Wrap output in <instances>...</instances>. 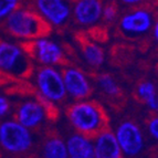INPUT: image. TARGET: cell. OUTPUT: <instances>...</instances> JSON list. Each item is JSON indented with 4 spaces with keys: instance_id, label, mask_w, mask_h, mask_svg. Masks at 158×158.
<instances>
[{
    "instance_id": "6da1fadb",
    "label": "cell",
    "mask_w": 158,
    "mask_h": 158,
    "mask_svg": "<svg viewBox=\"0 0 158 158\" xmlns=\"http://www.w3.org/2000/svg\"><path fill=\"white\" fill-rule=\"evenodd\" d=\"M0 29L6 34L20 40V42L49 37L53 31L51 24L30 5L13 11L2 22Z\"/></svg>"
},
{
    "instance_id": "7a4b0ae2",
    "label": "cell",
    "mask_w": 158,
    "mask_h": 158,
    "mask_svg": "<svg viewBox=\"0 0 158 158\" xmlns=\"http://www.w3.org/2000/svg\"><path fill=\"white\" fill-rule=\"evenodd\" d=\"M65 117L74 132L90 137L108 127L107 113L94 100L73 101L65 108Z\"/></svg>"
},
{
    "instance_id": "3957f363",
    "label": "cell",
    "mask_w": 158,
    "mask_h": 158,
    "mask_svg": "<svg viewBox=\"0 0 158 158\" xmlns=\"http://www.w3.org/2000/svg\"><path fill=\"white\" fill-rule=\"evenodd\" d=\"M158 11V0H146L142 5L127 7L116 21V32L126 39H142L149 34Z\"/></svg>"
},
{
    "instance_id": "277c9868",
    "label": "cell",
    "mask_w": 158,
    "mask_h": 158,
    "mask_svg": "<svg viewBox=\"0 0 158 158\" xmlns=\"http://www.w3.org/2000/svg\"><path fill=\"white\" fill-rule=\"evenodd\" d=\"M33 74L34 92L38 98L56 107L65 102L68 95L60 68L39 65Z\"/></svg>"
},
{
    "instance_id": "5b68a950",
    "label": "cell",
    "mask_w": 158,
    "mask_h": 158,
    "mask_svg": "<svg viewBox=\"0 0 158 158\" xmlns=\"http://www.w3.org/2000/svg\"><path fill=\"white\" fill-rule=\"evenodd\" d=\"M34 63L20 44L0 39V71L11 79L28 80L33 75Z\"/></svg>"
},
{
    "instance_id": "8992f818",
    "label": "cell",
    "mask_w": 158,
    "mask_h": 158,
    "mask_svg": "<svg viewBox=\"0 0 158 158\" xmlns=\"http://www.w3.org/2000/svg\"><path fill=\"white\" fill-rule=\"evenodd\" d=\"M34 145L33 133L16 119L0 122V147L16 157L26 156Z\"/></svg>"
},
{
    "instance_id": "52a82bcc",
    "label": "cell",
    "mask_w": 158,
    "mask_h": 158,
    "mask_svg": "<svg viewBox=\"0 0 158 158\" xmlns=\"http://www.w3.org/2000/svg\"><path fill=\"white\" fill-rule=\"evenodd\" d=\"M19 44L33 61V63H38L41 66L62 68L68 63L64 48L49 37L39 38L31 41H21Z\"/></svg>"
},
{
    "instance_id": "ba28073f",
    "label": "cell",
    "mask_w": 158,
    "mask_h": 158,
    "mask_svg": "<svg viewBox=\"0 0 158 158\" xmlns=\"http://www.w3.org/2000/svg\"><path fill=\"white\" fill-rule=\"evenodd\" d=\"M54 108L56 106L44 102L34 94L33 98H27L17 104L13 119L32 132L39 131L53 118Z\"/></svg>"
},
{
    "instance_id": "9c48e42d",
    "label": "cell",
    "mask_w": 158,
    "mask_h": 158,
    "mask_svg": "<svg viewBox=\"0 0 158 158\" xmlns=\"http://www.w3.org/2000/svg\"><path fill=\"white\" fill-rule=\"evenodd\" d=\"M113 132L125 157L134 158L144 152L145 134L138 123L133 119H123L116 125Z\"/></svg>"
},
{
    "instance_id": "30bf717a",
    "label": "cell",
    "mask_w": 158,
    "mask_h": 158,
    "mask_svg": "<svg viewBox=\"0 0 158 158\" xmlns=\"http://www.w3.org/2000/svg\"><path fill=\"white\" fill-rule=\"evenodd\" d=\"M29 5L51 24L53 29L64 30L72 21L71 0H29Z\"/></svg>"
},
{
    "instance_id": "8fae6325",
    "label": "cell",
    "mask_w": 158,
    "mask_h": 158,
    "mask_svg": "<svg viewBox=\"0 0 158 158\" xmlns=\"http://www.w3.org/2000/svg\"><path fill=\"white\" fill-rule=\"evenodd\" d=\"M61 69L66 95L72 101H81L90 98L93 93L92 80L79 66L64 64Z\"/></svg>"
},
{
    "instance_id": "7c38bea8",
    "label": "cell",
    "mask_w": 158,
    "mask_h": 158,
    "mask_svg": "<svg viewBox=\"0 0 158 158\" xmlns=\"http://www.w3.org/2000/svg\"><path fill=\"white\" fill-rule=\"evenodd\" d=\"M104 0H79L72 7V21L80 28L91 29L101 22Z\"/></svg>"
},
{
    "instance_id": "4fadbf2b",
    "label": "cell",
    "mask_w": 158,
    "mask_h": 158,
    "mask_svg": "<svg viewBox=\"0 0 158 158\" xmlns=\"http://www.w3.org/2000/svg\"><path fill=\"white\" fill-rule=\"evenodd\" d=\"M94 158H125L113 129L105 128L93 137Z\"/></svg>"
},
{
    "instance_id": "5bb4252c",
    "label": "cell",
    "mask_w": 158,
    "mask_h": 158,
    "mask_svg": "<svg viewBox=\"0 0 158 158\" xmlns=\"http://www.w3.org/2000/svg\"><path fill=\"white\" fill-rule=\"evenodd\" d=\"M64 139L69 158H94L93 137L73 132Z\"/></svg>"
},
{
    "instance_id": "9a60e30c",
    "label": "cell",
    "mask_w": 158,
    "mask_h": 158,
    "mask_svg": "<svg viewBox=\"0 0 158 158\" xmlns=\"http://www.w3.org/2000/svg\"><path fill=\"white\" fill-rule=\"evenodd\" d=\"M80 49L82 59L87 65L92 69H100L105 62V51L94 39L80 34L79 37Z\"/></svg>"
},
{
    "instance_id": "2e32d148",
    "label": "cell",
    "mask_w": 158,
    "mask_h": 158,
    "mask_svg": "<svg viewBox=\"0 0 158 158\" xmlns=\"http://www.w3.org/2000/svg\"><path fill=\"white\" fill-rule=\"evenodd\" d=\"M39 158H69L65 139L56 133H48L41 144Z\"/></svg>"
},
{
    "instance_id": "e0dca14e",
    "label": "cell",
    "mask_w": 158,
    "mask_h": 158,
    "mask_svg": "<svg viewBox=\"0 0 158 158\" xmlns=\"http://www.w3.org/2000/svg\"><path fill=\"white\" fill-rule=\"evenodd\" d=\"M94 84L104 96L110 98H118L122 95V89L113 75L100 73L94 79Z\"/></svg>"
},
{
    "instance_id": "ac0fdd59",
    "label": "cell",
    "mask_w": 158,
    "mask_h": 158,
    "mask_svg": "<svg viewBox=\"0 0 158 158\" xmlns=\"http://www.w3.org/2000/svg\"><path fill=\"white\" fill-rule=\"evenodd\" d=\"M121 7H119L118 0H106V2L103 6L102 17H101V23L106 28L113 26L119 18L121 15Z\"/></svg>"
},
{
    "instance_id": "d6986e66",
    "label": "cell",
    "mask_w": 158,
    "mask_h": 158,
    "mask_svg": "<svg viewBox=\"0 0 158 158\" xmlns=\"http://www.w3.org/2000/svg\"><path fill=\"white\" fill-rule=\"evenodd\" d=\"M157 94V86L150 80H142L140 82H138V84L136 85V89H135V96H136V98L139 102L144 103V104H146L148 101L155 98Z\"/></svg>"
},
{
    "instance_id": "ffe728a7",
    "label": "cell",
    "mask_w": 158,
    "mask_h": 158,
    "mask_svg": "<svg viewBox=\"0 0 158 158\" xmlns=\"http://www.w3.org/2000/svg\"><path fill=\"white\" fill-rule=\"evenodd\" d=\"M29 5V0H0V26L17 9Z\"/></svg>"
},
{
    "instance_id": "44dd1931",
    "label": "cell",
    "mask_w": 158,
    "mask_h": 158,
    "mask_svg": "<svg viewBox=\"0 0 158 158\" xmlns=\"http://www.w3.org/2000/svg\"><path fill=\"white\" fill-rule=\"evenodd\" d=\"M146 133L148 136L158 143V114H152L146 122Z\"/></svg>"
},
{
    "instance_id": "7402d4cb",
    "label": "cell",
    "mask_w": 158,
    "mask_h": 158,
    "mask_svg": "<svg viewBox=\"0 0 158 158\" xmlns=\"http://www.w3.org/2000/svg\"><path fill=\"white\" fill-rule=\"evenodd\" d=\"M11 111V103L8 98L0 94V118L5 117Z\"/></svg>"
},
{
    "instance_id": "603a6c76",
    "label": "cell",
    "mask_w": 158,
    "mask_h": 158,
    "mask_svg": "<svg viewBox=\"0 0 158 158\" xmlns=\"http://www.w3.org/2000/svg\"><path fill=\"white\" fill-rule=\"evenodd\" d=\"M145 106L147 107L148 111L152 112V114H158V94L150 101H148Z\"/></svg>"
},
{
    "instance_id": "cb8c5ba5",
    "label": "cell",
    "mask_w": 158,
    "mask_h": 158,
    "mask_svg": "<svg viewBox=\"0 0 158 158\" xmlns=\"http://www.w3.org/2000/svg\"><path fill=\"white\" fill-rule=\"evenodd\" d=\"M152 37H153L154 41L158 44V11L156 13V18H155V22H154L153 29H152Z\"/></svg>"
},
{
    "instance_id": "d4e9b609",
    "label": "cell",
    "mask_w": 158,
    "mask_h": 158,
    "mask_svg": "<svg viewBox=\"0 0 158 158\" xmlns=\"http://www.w3.org/2000/svg\"><path fill=\"white\" fill-rule=\"evenodd\" d=\"M146 0H118V2L122 5L126 6V7H134V6L142 5L145 2Z\"/></svg>"
},
{
    "instance_id": "484cf974",
    "label": "cell",
    "mask_w": 158,
    "mask_h": 158,
    "mask_svg": "<svg viewBox=\"0 0 158 158\" xmlns=\"http://www.w3.org/2000/svg\"><path fill=\"white\" fill-rule=\"evenodd\" d=\"M28 158H39V157H38V156H37V157H35V156H29Z\"/></svg>"
},
{
    "instance_id": "4316f807",
    "label": "cell",
    "mask_w": 158,
    "mask_h": 158,
    "mask_svg": "<svg viewBox=\"0 0 158 158\" xmlns=\"http://www.w3.org/2000/svg\"><path fill=\"white\" fill-rule=\"evenodd\" d=\"M77 1H79V0H71V2L74 3V2H77Z\"/></svg>"
},
{
    "instance_id": "83f0119b",
    "label": "cell",
    "mask_w": 158,
    "mask_h": 158,
    "mask_svg": "<svg viewBox=\"0 0 158 158\" xmlns=\"http://www.w3.org/2000/svg\"><path fill=\"white\" fill-rule=\"evenodd\" d=\"M0 158H1V154H0Z\"/></svg>"
},
{
    "instance_id": "f1b7e54d",
    "label": "cell",
    "mask_w": 158,
    "mask_h": 158,
    "mask_svg": "<svg viewBox=\"0 0 158 158\" xmlns=\"http://www.w3.org/2000/svg\"><path fill=\"white\" fill-rule=\"evenodd\" d=\"M157 75H158V72H157Z\"/></svg>"
}]
</instances>
